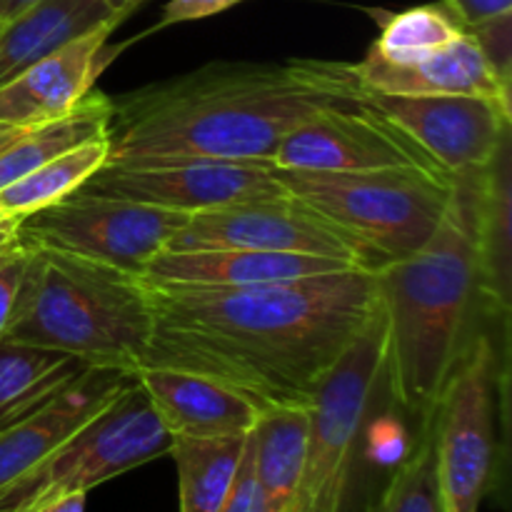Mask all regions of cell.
Returning <instances> with one entry per match:
<instances>
[{"mask_svg":"<svg viewBox=\"0 0 512 512\" xmlns=\"http://www.w3.org/2000/svg\"><path fill=\"white\" fill-rule=\"evenodd\" d=\"M105 163H108V138H95L83 145H75L0 190V208L23 220L35 210L70 198Z\"/></svg>","mask_w":512,"mask_h":512,"instance_id":"cell-25","label":"cell"},{"mask_svg":"<svg viewBox=\"0 0 512 512\" xmlns=\"http://www.w3.org/2000/svg\"><path fill=\"white\" fill-rule=\"evenodd\" d=\"M365 265L308 253H265V250H183L155 255L143 280L163 288H253L285 283L310 275L338 273Z\"/></svg>","mask_w":512,"mask_h":512,"instance_id":"cell-16","label":"cell"},{"mask_svg":"<svg viewBox=\"0 0 512 512\" xmlns=\"http://www.w3.org/2000/svg\"><path fill=\"white\" fill-rule=\"evenodd\" d=\"M110 20L105 0H35L0 25V88L50 53Z\"/></svg>","mask_w":512,"mask_h":512,"instance_id":"cell-20","label":"cell"},{"mask_svg":"<svg viewBox=\"0 0 512 512\" xmlns=\"http://www.w3.org/2000/svg\"><path fill=\"white\" fill-rule=\"evenodd\" d=\"M280 170L308 173H368V170H440L400 133L365 105H335L290 130L270 155Z\"/></svg>","mask_w":512,"mask_h":512,"instance_id":"cell-13","label":"cell"},{"mask_svg":"<svg viewBox=\"0 0 512 512\" xmlns=\"http://www.w3.org/2000/svg\"><path fill=\"white\" fill-rule=\"evenodd\" d=\"M25 263H28V250H25L23 245L8 250V253L0 258V340H5L10 323H13Z\"/></svg>","mask_w":512,"mask_h":512,"instance_id":"cell-30","label":"cell"},{"mask_svg":"<svg viewBox=\"0 0 512 512\" xmlns=\"http://www.w3.org/2000/svg\"><path fill=\"white\" fill-rule=\"evenodd\" d=\"M510 160L512 143L508 138L485 168L470 173V215H473V238L478 250L480 285L493 320L500 328H510L512 305Z\"/></svg>","mask_w":512,"mask_h":512,"instance_id":"cell-19","label":"cell"},{"mask_svg":"<svg viewBox=\"0 0 512 512\" xmlns=\"http://www.w3.org/2000/svg\"><path fill=\"white\" fill-rule=\"evenodd\" d=\"M150 303L153 335L140 368L205 375L263 408L310 405L380 308L375 268L253 288L150 285Z\"/></svg>","mask_w":512,"mask_h":512,"instance_id":"cell-1","label":"cell"},{"mask_svg":"<svg viewBox=\"0 0 512 512\" xmlns=\"http://www.w3.org/2000/svg\"><path fill=\"white\" fill-rule=\"evenodd\" d=\"M105 3H108V8L113 10L120 20H125L135 8H140L145 0H105Z\"/></svg>","mask_w":512,"mask_h":512,"instance_id":"cell-37","label":"cell"},{"mask_svg":"<svg viewBox=\"0 0 512 512\" xmlns=\"http://www.w3.org/2000/svg\"><path fill=\"white\" fill-rule=\"evenodd\" d=\"M360 90L378 95H485L510 105V90L480 55L468 30L445 48L408 65H393L375 53L350 63Z\"/></svg>","mask_w":512,"mask_h":512,"instance_id":"cell-18","label":"cell"},{"mask_svg":"<svg viewBox=\"0 0 512 512\" xmlns=\"http://www.w3.org/2000/svg\"><path fill=\"white\" fill-rule=\"evenodd\" d=\"M170 448L173 435L133 378L73 438L0 490V512H33L65 495H88L128 470L170 455Z\"/></svg>","mask_w":512,"mask_h":512,"instance_id":"cell-7","label":"cell"},{"mask_svg":"<svg viewBox=\"0 0 512 512\" xmlns=\"http://www.w3.org/2000/svg\"><path fill=\"white\" fill-rule=\"evenodd\" d=\"M88 368L68 353L0 340V428L43 405Z\"/></svg>","mask_w":512,"mask_h":512,"instance_id":"cell-23","label":"cell"},{"mask_svg":"<svg viewBox=\"0 0 512 512\" xmlns=\"http://www.w3.org/2000/svg\"><path fill=\"white\" fill-rule=\"evenodd\" d=\"M380 35L370 53L393 65H408L445 48L465 33L463 23L443 3L415 5L398 13H375Z\"/></svg>","mask_w":512,"mask_h":512,"instance_id":"cell-26","label":"cell"},{"mask_svg":"<svg viewBox=\"0 0 512 512\" xmlns=\"http://www.w3.org/2000/svg\"><path fill=\"white\" fill-rule=\"evenodd\" d=\"M275 175L290 195L353 238L373 265L418 253L438 230L453 193L450 175L430 168L368 173L275 168Z\"/></svg>","mask_w":512,"mask_h":512,"instance_id":"cell-5","label":"cell"},{"mask_svg":"<svg viewBox=\"0 0 512 512\" xmlns=\"http://www.w3.org/2000/svg\"><path fill=\"white\" fill-rule=\"evenodd\" d=\"M33 3L35 0H0V25L8 23L10 18H15L20 10H25L28 5H33Z\"/></svg>","mask_w":512,"mask_h":512,"instance_id":"cell-36","label":"cell"},{"mask_svg":"<svg viewBox=\"0 0 512 512\" xmlns=\"http://www.w3.org/2000/svg\"><path fill=\"white\" fill-rule=\"evenodd\" d=\"M5 253H8V250H5ZM5 253H0V258H3V255H5Z\"/></svg>","mask_w":512,"mask_h":512,"instance_id":"cell-39","label":"cell"},{"mask_svg":"<svg viewBox=\"0 0 512 512\" xmlns=\"http://www.w3.org/2000/svg\"><path fill=\"white\" fill-rule=\"evenodd\" d=\"M75 193L108 195L193 215L245 200L278 198L288 190L268 160H153L105 163Z\"/></svg>","mask_w":512,"mask_h":512,"instance_id":"cell-11","label":"cell"},{"mask_svg":"<svg viewBox=\"0 0 512 512\" xmlns=\"http://www.w3.org/2000/svg\"><path fill=\"white\" fill-rule=\"evenodd\" d=\"M118 25L110 20L88 30L5 83L0 88V123L33 128L70 113L120 50H108V38Z\"/></svg>","mask_w":512,"mask_h":512,"instance_id":"cell-15","label":"cell"},{"mask_svg":"<svg viewBox=\"0 0 512 512\" xmlns=\"http://www.w3.org/2000/svg\"><path fill=\"white\" fill-rule=\"evenodd\" d=\"M248 435L233 438H173L178 465L180 512H220L238 475Z\"/></svg>","mask_w":512,"mask_h":512,"instance_id":"cell-24","label":"cell"},{"mask_svg":"<svg viewBox=\"0 0 512 512\" xmlns=\"http://www.w3.org/2000/svg\"><path fill=\"white\" fill-rule=\"evenodd\" d=\"M363 440L368 445V458L380 468L395 470L405 458H408L410 448H413L415 438H410L408 430L398 423L395 418L375 420L368 428L365 423Z\"/></svg>","mask_w":512,"mask_h":512,"instance_id":"cell-29","label":"cell"},{"mask_svg":"<svg viewBox=\"0 0 512 512\" xmlns=\"http://www.w3.org/2000/svg\"><path fill=\"white\" fill-rule=\"evenodd\" d=\"M20 218H15V215L5 213L3 208H0V253H5V250H13L20 245Z\"/></svg>","mask_w":512,"mask_h":512,"instance_id":"cell-34","label":"cell"},{"mask_svg":"<svg viewBox=\"0 0 512 512\" xmlns=\"http://www.w3.org/2000/svg\"><path fill=\"white\" fill-rule=\"evenodd\" d=\"M220 512H265L263 510V498H260L258 480H255L253 470V448H250V433L248 443H245L243 460H240L238 475H235V483L230 488L228 500L220 508Z\"/></svg>","mask_w":512,"mask_h":512,"instance_id":"cell-31","label":"cell"},{"mask_svg":"<svg viewBox=\"0 0 512 512\" xmlns=\"http://www.w3.org/2000/svg\"><path fill=\"white\" fill-rule=\"evenodd\" d=\"M20 130H23V128H15V125H8V123H0V150H3L5 145L10 143V140L18 138Z\"/></svg>","mask_w":512,"mask_h":512,"instance_id":"cell-38","label":"cell"},{"mask_svg":"<svg viewBox=\"0 0 512 512\" xmlns=\"http://www.w3.org/2000/svg\"><path fill=\"white\" fill-rule=\"evenodd\" d=\"M110 113H113V100L93 88L70 113L20 130L18 138L0 150V190L75 145L108 138Z\"/></svg>","mask_w":512,"mask_h":512,"instance_id":"cell-22","label":"cell"},{"mask_svg":"<svg viewBox=\"0 0 512 512\" xmlns=\"http://www.w3.org/2000/svg\"><path fill=\"white\" fill-rule=\"evenodd\" d=\"M23 248L28 263L5 340L68 353L90 368L135 373L153 335L150 285L63 250Z\"/></svg>","mask_w":512,"mask_h":512,"instance_id":"cell-4","label":"cell"},{"mask_svg":"<svg viewBox=\"0 0 512 512\" xmlns=\"http://www.w3.org/2000/svg\"><path fill=\"white\" fill-rule=\"evenodd\" d=\"M190 215L108 195L73 193L20 220V245L63 250L143 278Z\"/></svg>","mask_w":512,"mask_h":512,"instance_id":"cell-9","label":"cell"},{"mask_svg":"<svg viewBox=\"0 0 512 512\" xmlns=\"http://www.w3.org/2000/svg\"><path fill=\"white\" fill-rule=\"evenodd\" d=\"M470 173L450 175L448 210L418 253L375 265L385 320L383 380L400 410L418 423L433 415L468 345L500 328L480 285Z\"/></svg>","mask_w":512,"mask_h":512,"instance_id":"cell-3","label":"cell"},{"mask_svg":"<svg viewBox=\"0 0 512 512\" xmlns=\"http://www.w3.org/2000/svg\"><path fill=\"white\" fill-rule=\"evenodd\" d=\"M360 93L350 63H210L113 100L108 163L270 160L290 130Z\"/></svg>","mask_w":512,"mask_h":512,"instance_id":"cell-2","label":"cell"},{"mask_svg":"<svg viewBox=\"0 0 512 512\" xmlns=\"http://www.w3.org/2000/svg\"><path fill=\"white\" fill-rule=\"evenodd\" d=\"M485 330L468 345L433 410L435 460L445 512H480L498 478V420L505 403V350Z\"/></svg>","mask_w":512,"mask_h":512,"instance_id":"cell-8","label":"cell"},{"mask_svg":"<svg viewBox=\"0 0 512 512\" xmlns=\"http://www.w3.org/2000/svg\"><path fill=\"white\" fill-rule=\"evenodd\" d=\"M165 250L308 253L375 268L370 255L353 238L290 193L193 213Z\"/></svg>","mask_w":512,"mask_h":512,"instance_id":"cell-10","label":"cell"},{"mask_svg":"<svg viewBox=\"0 0 512 512\" xmlns=\"http://www.w3.org/2000/svg\"><path fill=\"white\" fill-rule=\"evenodd\" d=\"M308 405H265L250 430L253 470L265 512L290 508L305 468Z\"/></svg>","mask_w":512,"mask_h":512,"instance_id":"cell-21","label":"cell"},{"mask_svg":"<svg viewBox=\"0 0 512 512\" xmlns=\"http://www.w3.org/2000/svg\"><path fill=\"white\" fill-rule=\"evenodd\" d=\"M135 380L173 438L248 435L263 405L240 390L173 368H140Z\"/></svg>","mask_w":512,"mask_h":512,"instance_id":"cell-17","label":"cell"},{"mask_svg":"<svg viewBox=\"0 0 512 512\" xmlns=\"http://www.w3.org/2000/svg\"><path fill=\"white\" fill-rule=\"evenodd\" d=\"M373 512H445L435 460L433 415L418 423L408 458L393 470Z\"/></svg>","mask_w":512,"mask_h":512,"instance_id":"cell-27","label":"cell"},{"mask_svg":"<svg viewBox=\"0 0 512 512\" xmlns=\"http://www.w3.org/2000/svg\"><path fill=\"white\" fill-rule=\"evenodd\" d=\"M243 3V0H170L163 8L155 30L168 28V25L190 23V20H203L210 15H218L223 10H230L233 5Z\"/></svg>","mask_w":512,"mask_h":512,"instance_id":"cell-32","label":"cell"},{"mask_svg":"<svg viewBox=\"0 0 512 512\" xmlns=\"http://www.w3.org/2000/svg\"><path fill=\"white\" fill-rule=\"evenodd\" d=\"M468 35L478 45L480 55L493 70L495 78L510 90L512 75V10L485 18L480 23L468 25Z\"/></svg>","mask_w":512,"mask_h":512,"instance_id":"cell-28","label":"cell"},{"mask_svg":"<svg viewBox=\"0 0 512 512\" xmlns=\"http://www.w3.org/2000/svg\"><path fill=\"white\" fill-rule=\"evenodd\" d=\"M33 512H85V493L65 495V498L53 500V503L43 505V508Z\"/></svg>","mask_w":512,"mask_h":512,"instance_id":"cell-35","label":"cell"},{"mask_svg":"<svg viewBox=\"0 0 512 512\" xmlns=\"http://www.w3.org/2000/svg\"><path fill=\"white\" fill-rule=\"evenodd\" d=\"M135 375L113 368H88L43 405L0 428V490L43 463L55 448L93 420Z\"/></svg>","mask_w":512,"mask_h":512,"instance_id":"cell-14","label":"cell"},{"mask_svg":"<svg viewBox=\"0 0 512 512\" xmlns=\"http://www.w3.org/2000/svg\"><path fill=\"white\" fill-rule=\"evenodd\" d=\"M440 3L463 23V28L512 10V0H440Z\"/></svg>","mask_w":512,"mask_h":512,"instance_id":"cell-33","label":"cell"},{"mask_svg":"<svg viewBox=\"0 0 512 512\" xmlns=\"http://www.w3.org/2000/svg\"><path fill=\"white\" fill-rule=\"evenodd\" d=\"M385 378V320L373 315L310 400L305 468L285 512H343L378 385Z\"/></svg>","mask_w":512,"mask_h":512,"instance_id":"cell-6","label":"cell"},{"mask_svg":"<svg viewBox=\"0 0 512 512\" xmlns=\"http://www.w3.org/2000/svg\"><path fill=\"white\" fill-rule=\"evenodd\" d=\"M358 103L388 120L448 175L485 168L510 138L512 105L485 95H378L363 90Z\"/></svg>","mask_w":512,"mask_h":512,"instance_id":"cell-12","label":"cell"}]
</instances>
